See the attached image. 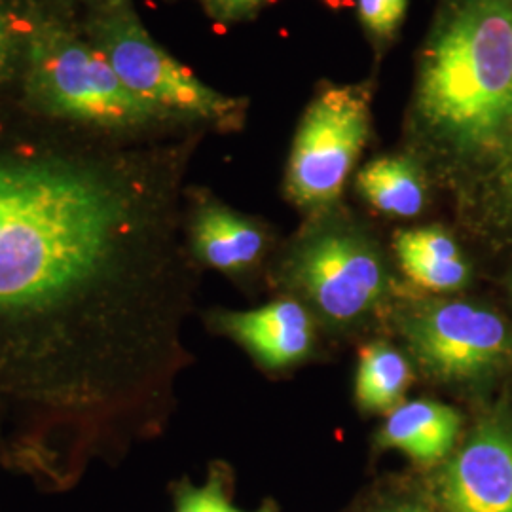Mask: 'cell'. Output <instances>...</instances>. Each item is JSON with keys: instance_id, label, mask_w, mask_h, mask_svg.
I'll return each mask as SVG.
<instances>
[{"instance_id": "14", "label": "cell", "mask_w": 512, "mask_h": 512, "mask_svg": "<svg viewBox=\"0 0 512 512\" xmlns=\"http://www.w3.org/2000/svg\"><path fill=\"white\" fill-rule=\"evenodd\" d=\"M412 382V368L399 349L387 344H372L363 349L355 397L365 412H384L401 403L404 391Z\"/></svg>"}, {"instance_id": "3", "label": "cell", "mask_w": 512, "mask_h": 512, "mask_svg": "<svg viewBox=\"0 0 512 512\" xmlns=\"http://www.w3.org/2000/svg\"><path fill=\"white\" fill-rule=\"evenodd\" d=\"M29 90L55 118L107 131L141 128L162 116L129 90L97 46L55 25L31 37Z\"/></svg>"}, {"instance_id": "8", "label": "cell", "mask_w": 512, "mask_h": 512, "mask_svg": "<svg viewBox=\"0 0 512 512\" xmlns=\"http://www.w3.org/2000/svg\"><path fill=\"white\" fill-rule=\"evenodd\" d=\"M448 512H512V425L490 418L478 425L440 480Z\"/></svg>"}, {"instance_id": "13", "label": "cell", "mask_w": 512, "mask_h": 512, "mask_svg": "<svg viewBox=\"0 0 512 512\" xmlns=\"http://www.w3.org/2000/svg\"><path fill=\"white\" fill-rule=\"evenodd\" d=\"M357 186L370 205L391 217L410 219L425 205V186L418 167L406 158H378L359 173Z\"/></svg>"}, {"instance_id": "5", "label": "cell", "mask_w": 512, "mask_h": 512, "mask_svg": "<svg viewBox=\"0 0 512 512\" xmlns=\"http://www.w3.org/2000/svg\"><path fill=\"white\" fill-rule=\"evenodd\" d=\"M289 279L338 327L365 319L389 289L384 256L348 228H329L304 241L289 262Z\"/></svg>"}, {"instance_id": "4", "label": "cell", "mask_w": 512, "mask_h": 512, "mask_svg": "<svg viewBox=\"0 0 512 512\" xmlns=\"http://www.w3.org/2000/svg\"><path fill=\"white\" fill-rule=\"evenodd\" d=\"M97 25V48L120 80L154 109L203 120H230L241 101L203 84L148 35L128 6L107 12Z\"/></svg>"}, {"instance_id": "21", "label": "cell", "mask_w": 512, "mask_h": 512, "mask_svg": "<svg viewBox=\"0 0 512 512\" xmlns=\"http://www.w3.org/2000/svg\"><path fill=\"white\" fill-rule=\"evenodd\" d=\"M385 512H427L423 511V509H418V507H397V509H391V511Z\"/></svg>"}, {"instance_id": "7", "label": "cell", "mask_w": 512, "mask_h": 512, "mask_svg": "<svg viewBox=\"0 0 512 512\" xmlns=\"http://www.w3.org/2000/svg\"><path fill=\"white\" fill-rule=\"evenodd\" d=\"M414 357L439 380L490 374L511 353V332L492 310L469 302H423L401 317Z\"/></svg>"}, {"instance_id": "10", "label": "cell", "mask_w": 512, "mask_h": 512, "mask_svg": "<svg viewBox=\"0 0 512 512\" xmlns=\"http://www.w3.org/2000/svg\"><path fill=\"white\" fill-rule=\"evenodd\" d=\"M266 239L253 220L217 202H203L190 220L194 262L226 275L249 272L264 253Z\"/></svg>"}, {"instance_id": "9", "label": "cell", "mask_w": 512, "mask_h": 512, "mask_svg": "<svg viewBox=\"0 0 512 512\" xmlns=\"http://www.w3.org/2000/svg\"><path fill=\"white\" fill-rule=\"evenodd\" d=\"M209 323L264 368L296 365L313 344L310 313L296 300H275L256 310L215 311Z\"/></svg>"}, {"instance_id": "18", "label": "cell", "mask_w": 512, "mask_h": 512, "mask_svg": "<svg viewBox=\"0 0 512 512\" xmlns=\"http://www.w3.org/2000/svg\"><path fill=\"white\" fill-rule=\"evenodd\" d=\"M8 50H10V38H8V31L6 25L0 18V69L4 67L6 59H8Z\"/></svg>"}, {"instance_id": "11", "label": "cell", "mask_w": 512, "mask_h": 512, "mask_svg": "<svg viewBox=\"0 0 512 512\" xmlns=\"http://www.w3.org/2000/svg\"><path fill=\"white\" fill-rule=\"evenodd\" d=\"M458 412L435 401H412L393 408L380 431V444L433 465L446 458L458 439Z\"/></svg>"}, {"instance_id": "16", "label": "cell", "mask_w": 512, "mask_h": 512, "mask_svg": "<svg viewBox=\"0 0 512 512\" xmlns=\"http://www.w3.org/2000/svg\"><path fill=\"white\" fill-rule=\"evenodd\" d=\"M361 21L380 40H387L397 33L403 23L408 0H357Z\"/></svg>"}, {"instance_id": "2", "label": "cell", "mask_w": 512, "mask_h": 512, "mask_svg": "<svg viewBox=\"0 0 512 512\" xmlns=\"http://www.w3.org/2000/svg\"><path fill=\"white\" fill-rule=\"evenodd\" d=\"M418 109L463 148L486 147L512 124V0H465L433 38Z\"/></svg>"}, {"instance_id": "6", "label": "cell", "mask_w": 512, "mask_h": 512, "mask_svg": "<svg viewBox=\"0 0 512 512\" xmlns=\"http://www.w3.org/2000/svg\"><path fill=\"white\" fill-rule=\"evenodd\" d=\"M368 137V105L351 88L321 93L294 137L287 190L302 207L334 202Z\"/></svg>"}, {"instance_id": "15", "label": "cell", "mask_w": 512, "mask_h": 512, "mask_svg": "<svg viewBox=\"0 0 512 512\" xmlns=\"http://www.w3.org/2000/svg\"><path fill=\"white\" fill-rule=\"evenodd\" d=\"M175 512H249L238 509L230 494L226 476L219 469H213L209 478L196 486L190 480H183L175 490ZM253 512H275L274 505H264Z\"/></svg>"}, {"instance_id": "12", "label": "cell", "mask_w": 512, "mask_h": 512, "mask_svg": "<svg viewBox=\"0 0 512 512\" xmlns=\"http://www.w3.org/2000/svg\"><path fill=\"white\" fill-rule=\"evenodd\" d=\"M401 268L425 291L450 293L469 279V266L454 238L442 228H418L399 234L395 241Z\"/></svg>"}, {"instance_id": "19", "label": "cell", "mask_w": 512, "mask_h": 512, "mask_svg": "<svg viewBox=\"0 0 512 512\" xmlns=\"http://www.w3.org/2000/svg\"><path fill=\"white\" fill-rule=\"evenodd\" d=\"M503 186H505L507 196L512 200V156L509 164L505 167V173H503Z\"/></svg>"}, {"instance_id": "1", "label": "cell", "mask_w": 512, "mask_h": 512, "mask_svg": "<svg viewBox=\"0 0 512 512\" xmlns=\"http://www.w3.org/2000/svg\"><path fill=\"white\" fill-rule=\"evenodd\" d=\"M192 275L147 160L0 128V463L69 484L164 427Z\"/></svg>"}, {"instance_id": "20", "label": "cell", "mask_w": 512, "mask_h": 512, "mask_svg": "<svg viewBox=\"0 0 512 512\" xmlns=\"http://www.w3.org/2000/svg\"><path fill=\"white\" fill-rule=\"evenodd\" d=\"M93 2H97V4L105 6V8H107V12L118 10V8H124V6L128 4V0H93Z\"/></svg>"}, {"instance_id": "17", "label": "cell", "mask_w": 512, "mask_h": 512, "mask_svg": "<svg viewBox=\"0 0 512 512\" xmlns=\"http://www.w3.org/2000/svg\"><path fill=\"white\" fill-rule=\"evenodd\" d=\"M205 8L222 19H243L255 14L264 0H202Z\"/></svg>"}]
</instances>
